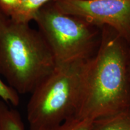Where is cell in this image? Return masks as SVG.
I'll use <instances>...</instances> for the list:
<instances>
[{
	"instance_id": "3",
	"label": "cell",
	"mask_w": 130,
	"mask_h": 130,
	"mask_svg": "<svg viewBox=\"0 0 130 130\" xmlns=\"http://www.w3.org/2000/svg\"><path fill=\"white\" fill-rule=\"evenodd\" d=\"M84 62L56 65L36 87L27 107L29 130H53L75 117Z\"/></svg>"
},
{
	"instance_id": "7",
	"label": "cell",
	"mask_w": 130,
	"mask_h": 130,
	"mask_svg": "<svg viewBox=\"0 0 130 130\" xmlns=\"http://www.w3.org/2000/svg\"><path fill=\"white\" fill-rule=\"evenodd\" d=\"M93 130H130V107L93 121Z\"/></svg>"
},
{
	"instance_id": "11",
	"label": "cell",
	"mask_w": 130,
	"mask_h": 130,
	"mask_svg": "<svg viewBox=\"0 0 130 130\" xmlns=\"http://www.w3.org/2000/svg\"><path fill=\"white\" fill-rule=\"evenodd\" d=\"M21 0H0V10L6 17L10 18L18 7Z\"/></svg>"
},
{
	"instance_id": "8",
	"label": "cell",
	"mask_w": 130,
	"mask_h": 130,
	"mask_svg": "<svg viewBox=\"0 0 130 130\" xmlns=\"http://www.w3.org/2000/svg\"><path fill=\"white\" fill-rule=\"evenodd\" d=\"M0 100V130H25L20 113Z\"/></svg>"
},
{
	"instance_id": "5",
	"label": "cell",
	"mask_w": 130,
	"mask_h": 130,
	"mask_svg": "<svg viewBox=\"0 0 130 130\" xmlns=\"http://www.w3.org/2000/svg\"><path fill=\"white\" fill-rule=\"evenodd\" d=\"M65 13L115 31L130 46V0H57Z\"/></svg>"
},
{
	"instance_id": "1",
	"label": "cell",
	"mask_w": 130,
	"mask_h": 130,
	"mask_svg": "<svg viewBox=\"0 0 130 130\" xmlns=\"http://www.w3.org/2000/svg\"><path fill=\"white\" fill-rule=\"evenodd\" d=\"M101 29L97 51L83 66L75 118L94 121L130 107V46L111 28Z\"/></svg>"
},
{
	"instance_id": "2",
	"label": "cell",
	"mask_w": 130,
	"mask_h": 130,
	"mask_svg": "<svg viewBox=\"0 0 130 130\" xmlns=\"http://www.w3.org/2000/svg\"><path fill=\"white\" fill-rule=\"evenodd\" d=\"M56 66L38 30L10 18L0 19V75L19 95L31 93Z\"/></svg>"
},
{
	"instance_id": "13",
	"label": "cell",
	"mask_w": 130,
	"mask_h": 130,
	"mask_svg": "<svg viewBox=\"0 0 130 130\" xmlns=\"http://www.w3.org/2000/svg\"><path fill=\"white\" fill-rule=\"evenodd\" d=\"M129 81H130V55H129Z\"/></svg>"
},
{
	"instance_id": "4",
	"label": "cell",
	"mask_w": 130,
	"mask_h": 130,
	"mask_svg": "<svg viewBox=\"0 0 130 130\" xmlns=\"http://www.w3.org/2000/svg\"><path fill=\"white\" fill-rule=\"evenodd\" d=\"M34 21L50 47L56 65L87 61L100 45L101 27L65 13L57 7L54 1L42 7Z\"/></svg>"
},
{
	"instance_id": "12",
	"label": "cell",
	"mask_w": 130,
	"mask_h": 130,
	"mask_svg": "<svg viewBox=\"0 0 130 130\" xmlns=\"http://www.w3.org/2000/svg\"><path fill=\"white\" fill-rule=\"evenodd\" d=\"M6 16H5L4 14L1 12V10H0V19H2V18H6Z\"/></svg>"
},
{
	"instance_id": "10",
	"label": "cell",
	"mask_w": 130,
	"mask_h": 130,
	"mask_svg": "<svg viewBox=\"0 0 130 130\" xmlns=\"http://www.w3.org/2000/svg\"><path fill=\"white\" fill-rule=\"evenodd\" d=\"M0 100L13 106H18L20 102L19 95L14 89L4 83L0 78Z\"/></svg>"
},
{
	"instance_id": "9",
	"label": "cell",
	"mask_w": 130,
	"mask_h": 130,
	"mask_svg": "<svg viewBox=\"0 0 130 130\" xmlns=\"http://www.w3.org/2000/svg\"><path fill=\"white\" fill-rule=\"evenodd\" d=\"M93 121L73 117L53 130H93Z\"/></svg>"
},
{
	"instance_id": "6",
	"label": "cell",
	"mask_w": 130,
	"mask_h": 130,
	"mask_svg": "<svg viewBox=\"0 0 130 130\" xmlns=\"http://www.w3.org/2000/svg\"><path fill=\"white\" fill-rule=\"evenodd\" d=\"M57 0H21L18 7L10 18L17 22L30 24L39 10L48 3Z\"/></svg>"
}]
</instances>
